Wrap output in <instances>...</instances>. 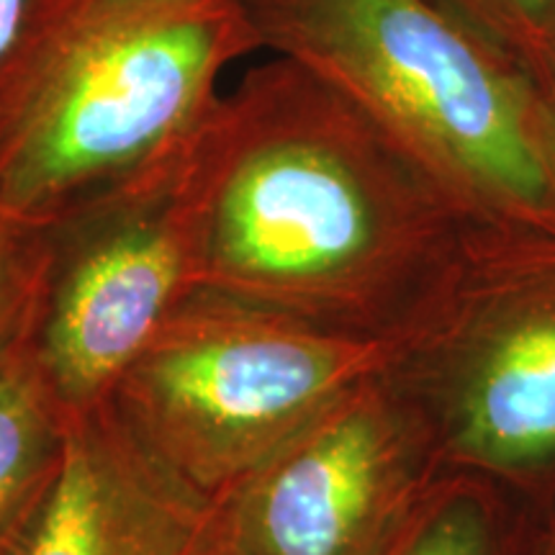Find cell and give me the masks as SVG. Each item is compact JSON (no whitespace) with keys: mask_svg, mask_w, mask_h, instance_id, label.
<instances>
[{"mask_svg":"<svg viewBox=\"0 0 555 555\" xmlns=\"http://www.w3.org/2000/svg\"><path fill=\"white\" fill-rule=\"evenodd\" d=\"M185 214L198 288L378 339L478 240L363 108L278 54L193 134Z\"/></svg>","mask_w":555,"mask_h":555,"instance_id":"6da1fadb","label":"cell"},{"mask_svg":"<svg viewBox=\"0 0 555 555\" xmlns=\"http://www.w3.org/2000/svg\"><path fill=\"white\" fill-rule=\"evenodd\" d=\"M245 0H31L0 62V219L39 227L196 134Z\"/></svg>","mask_w":555,"mask_h":555,"instance_id":"7a4b0ae2","label":"cell"},{"mask_svg":"<svg viewBox=\"0 0 555 555\" xmlns=\"http://www.w3.org/2000/svg\"><path fill=\"white\" fill-rule=\"evenodd\" d=\"M262 50L335 86L478 240L555 242V119L535 80L433 0H245Z\"/></svg>","mask_w":555,"mask_h":555,"instance_id":"3957f363","label":"cell"},{"mask_svg":"<svg viewBox=\"0 0 555 555\" xmlns=\"http://www.w3.org/2000/svg\"><path fill=\"white\" fill-rule=\"evenodd\" d=\"M391 358L393 339L193 288L108 404L155 461L219 504L343 393L386 371Z\"/></svg>","mask_w":555,"mask_h":555,"instance_id":"277c9868","label":"cell"},{"mask_svg":"<svg viewBox=\"0 0 555 555\" xmlns=\"http://www.w3.org/2000/svg\"><path fill=\"white\" fill-rule=\"evenodd\" d=\"M388 378L446 474L476 476L532 517L555 504V242L476 240L393 337Z\"/></svg>","mask_w":555,"mask_h":555,"instance_id":"5b68a950","label":"cell"},{"mask_svg":"<svg viewBox=\"0 0 555 555\" xmlns=\"http://www.w3.org/2000/svg\"><path fill=\"white\" fill-rule=\"evenodd\" d=\"M193 137L39 224L29 352L73 412L106 404L193 281L185 165Z\"/></svg>","mask_w":555,"mask_h":555,"instance_id":"8992f818","label":"cell"},{"mask_svg":"<svg viewBox=\"0 0 555 555\" xmlns=\"http://www.w3.org/2000/svg\"><path fill=\"white\" fill-rule=\"evenodd\" d=\"M442 474L420 412L380 371L242 478L219 502L221 530L237 555H391Z\"/></svg>","mask_w":555,"mask_h":555,"instance_id":"52a82bcc","label":"cell"},{"mask_svg":"<svg viewBox=\"0 0 555 555\" xmlns=\"http://www.w3.org/2000/svg\"><path fill=\"white\" fill-rule=\"evenodd\" d=\"M219 504L155 461L114 406L67 420L60 481L24 555H204Z\"/></svg>","mask_w":555,"mask_h":555,"instance_id":"ba28073f","label":"cell"},{"mask_svg":"<svg viewBox=\"0 0 555 555\" xmlns=\"http://www.w3.org/2000/svg\"><path fill=\"white\" fill-rule=\"evenodd\" d=\"M69 412L21 345L0 363V555H24L60 481Z\"/></svg>","mask_w":555,"mask_h":555,"instance_id":"9c48e42d","label":"cell"},{"mask_svg":"<svg viewBox=\"0 0 555 555\" xmlns=\"http://www.w3.org/2000/svg\"><path fill=\"white\" fill-rule=\"evenodd\" d=\"M535 517L476 476L442 474L391 555H530Z\"/></svg>","mask_w":555,"mask_h":555,"instance_id":"30bf717a","label":"cell"},{"mask_svg":"<svg viewBox=\"0 0 555 555\" xmlns=\"http://www.w3.org/2000/svg\"><path fill=\"white\" fill-rule=\"evenodd\" d=\"M481 34L535 80L540 93L555 82V0H433Z\"/></svg>","mask_w":555,"mask_h":555,"instance_id":"8fae6325","label":"cell"},{"mask_svg":"<svg viewBox=\"0 0 555 555\" xmlns=\"http://www.w3.org/2000/svg\"><path fill=\"white\" fill-rule=\"evenodd\" d=\"M41 258L39 227L0 219V363L29 337Z\"/></svg>","mask_w":555,"mask_h":555,"instance_id":"7c38bea8","label":"cell"},{"mask_svg":"<svg viewBox=\"0 0 555 555\" xmlns=\"http://www.w3.org/2000/svg\"><path fill=\"white\" fill-rule=\"evenodd\" d=\"M29 3L31 0H0V62L9 54Z\"/></svg>","mask_w":555,"mask_h":555,"instance_id":"4fadbf2b","label":"cell"},{"mask_svg":"<svg viewBox=\"0 0 555 555\" xmlns=\"http://www.w3.org/2000/svg\"><path fill=\"white\" fill-rule=\"evenodd\" d=\"M535 525L538 532H532L530 555H555V504L535 519Z\"/></svg>","mask_w":555,"mask_h":555,"instance_id":"5bb4252c","label":"cell"},{"mask_svg":"<svg viewBox=\"0 0 555 555\" xmlns=\"http://www.w3.org/2000/svg\"><path fill=\"white\" fill-rule=\"evenodd\" d=\"M204 555H237V553H234V547L229 545V540L224 538V530H221V519H219V530H217V535H214L211 545L206 547V553H204Z\"/></svg>","mask_w":555,"mask_h":555,"instance_id":"9a60e30c","label":"cell"},{"mask_svg":"<svg viewBox=\"0 0 555 555\" xmlns=\"http://www.w3.org/2000/svg\"><path fill=\"white\" fill-rule=\"evenodd\" d=\"M545 103H547V108H551V114L555 119V82H553V88L545 93Z\"/></svg>","mask_w":555,"mask_h":555,"instance_id":"2e32d148","label":"cell"}]
</instances>
